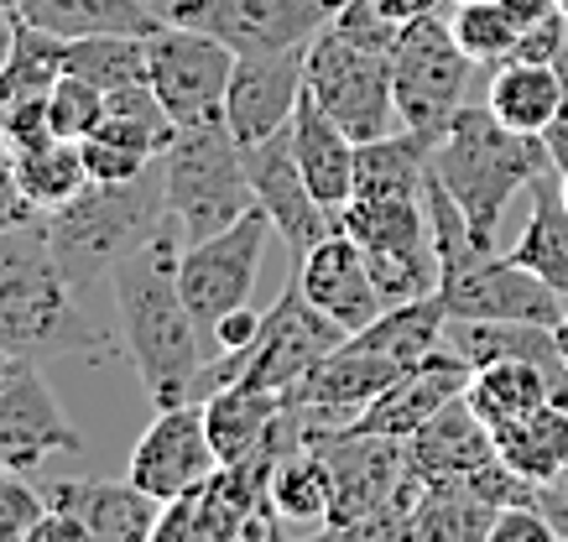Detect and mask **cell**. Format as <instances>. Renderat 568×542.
Masks as SVG:
<instances>
[{
	"instance_id": "cell-1",
	"label": "cell",
	"mask_w": 568,
	"mask_h": 542,
	"mask_svg": "<svg viewBox=\"0 0 568 542\" xmlns=\"http://www.w3.org/2000/svg\"><path fill=\"white\" fill-rule=\"evenodd\" d=\"M178 256H183V235L173 219L156 229L146 245L125 250L110 266V298H115V324H121V345L131 366L141 370V386L152 407L199 402L193 386L204 370V329L193 318L183 282H178Z\"/></svg>"
},
{
	"instance_id": "cell-2",
	"label": "cell",
	"mask_w": 568,
	"mask_h": 542,
	"mask_svg": "<svg viewBox=\"0 0 568 542\" xmlns=\"http://www.w3.org/2000/svg\"><path fill=\"white\" fill-rule=\"evenodd\" d=\"M0 350L11 355H110V334H100L79 308V282L58 262L48 225L0 235Z\"/></svg>"
},
{
	"instance_id": "cell-3",
	"label": "cell",
	"mask_w": 568,
	"mask_h": 542,
	"mask_svg": "<svg viewBox=\"0 0 568 542\" xmlns=\"http://www.w3.org/2000/svg\"><path fill=\"white\" fill-rule=\"evenodd\" d=\"M548 141L521 136L511 125H500L490 105H465L444 125V136L433 141V177L448 188V198L465 209L469 229L485 250H496L500 214L517 193H532L542 173H552Z\"/></svg>"
},
{
	"instance_id": "cell-4",
	"label": "cell",
	"mask_w": 568,
	"mask_h": 542,
	"mask_svg": "<svg viewBox=\"0 0 568 542\" xmlns=\"http://www.w3.org/2000/svg\"><path fill=\"white\" fill-rule=\"evenodd\" d=\"M48 241L58 262L69 266L79 287L89 282H110V266L125 250H136L168 225V198H162V162L152 173L131 177V183H89L79 198L63 209L42 214Z\"/></svg>"
},
{
	"instance_id": "cell-5",
	"label": "cell",
	"mask_w": 568,
	"mask_h": 542,
	"mask_svg": "<svg viewBox=\"0 0 568 542\" xmlns=\"http://www.w3.org/2000/svg\"><path fill=\"white\" fill-rule=\"evenodd\" d=\"M162 198L183 245L241 225L256 209V193H251L245 146L235 141V131L224 121L183 125L178 141L162 152Z\"/></svg>"
},
{
	"instance_id": "cell-6",
	"label": "cell",
	"mask_w": 568,
	"mask_h": 542,
	"mask_svg": "<svg viewBox=\"0 0 568 542\" xmlns=\"http://www.w3.org/2000/svg\"><path fill=\"white\" fill-rule=\"evenodd\" d=\"M308 94L328 121H339L349 136L381 141L407 131L402 110H396L392 84V48H371L361 37L324 27L308 48Z\"/></svg>"
},
{
	"instance_id": "cell-7",
	"label": "cell",
	"mask_w": 568,
	"mask_h": 542,
	"mask_svg": "<svg viewBox=\"0 0 568 542\" xmlns=\"http://www.w3.org/2000/svg\"><path fill=\"white\" fill-rule=\"evenodd\" d=\"M475 58L454 42L448 17H417L396 32L392 48V84H396V110L402 125L417 136L438 141L444 125L469 105V79H475Z\"/></svg>"
},
{
	"instance_id": "cell-8",
	"label": "cell",
	"mask_w": 568,
	"mask_h": 542,
	"mask_svg": "<svg viewBox=\"0 0 568 542\" xmlns=\"http://www.w3.org/2000/svg\"><path fill=\"white\" fill-rule=\"evenodd\" d=\"M345 0H168L156 6L162 21L199 27L220 37L235 58L251 53H287V48H313L334 11Z\"/></svg>"
},
{
	"instance_id": "cell-9",
	"label": "cell",
	"mask_w": 568,
	"mask_h": 542,
	"mask_svg": "<svg viewBox=\"0 0 568 542\" xmlns=\"http://www.w3.org/2000/svg\"><path fill=\"white\" fill-rule=\"evenodd\" d=\"M230 79H235V53L220 37L178 21H156L146 32V84L178 125L224 121Z\"/></svg>"
},
{
	"instance_id": "cell-10",
	"label": "cell",
	"mask_w": 568,
	"mask_h": 542,
	"mask_svg": "<svg viewBox=\"0 0 568 542\" xmlns=\"http://www.w3.org/2000/svg\"><path fill=\"white\" fill-rule=\"evenodd\" d=\"M313 449H324L328 470H334V517L328 526H349V522H371L392 507H413L423 485L413 480V459H407V438H386V433H345L318 438Z\"/></svg>"
},
{
	"instance_id": "cell-11",
	"label": "cell",
	"mask_w": 568,
	"mask_h": 542,
	"mask_svg": "<svg viewBox=\"0 0 568 542\" xmlns=\"http://www.w3.org/2000/svg\"><path fill=\"white\" fill-rule=\"evenodd\" d=\"M266 235H272L266 209H251L241 225L220 229V235H209V241L183 245L178 282H183V298H189L193 318H199V329H204V345L224 314H235V308L251 303L256 277H261V256H266Z\"/></svg>"
},
{
	"instance_id": "cell-12",
	"label": "cell",
	"mask_w": 568,
	"mask_h": 542,
	"mask_svg": "<svg viewBox=\"0 0 568 542\" xmlns=\"http://www.w3.org/2000/svg\"><path fill=\"white\" fill-rule=\"evenodd\" d=\"M84 433L32 355L0 350V470H42L52 454H79Z\"/></svg>"
},
{
	"instance_id": "cell-13",
	"label": "cell",
	"mask_w": 568,
	"mask_h": 542,
	"mask_svg": "<svg viewBox=\"0 0 568 542\" xmlns=\"http://www.w3.org/2000/svg\"><path fill=\"white\" fill-rule=\"evenodd\" d=\"M448 318H490V324H564L568 298H558L548 282L511 262V250H485L469 266H459L454 277L438 287Z\"/></svg>"
},
{
	"instance_id": "cell-14",
	"label": "cell",
	"mask_w": 568,
	"mask_h": 542,
	"mask_svg": "<svg viewBox=\"0 0 568 542\" xmlns=\"http://www.w3.org/2000/svg\"><path fill=\"white\" fill-rule=\"evenodd\" d=\"M220 449L209 438L204 402H178V407H156V418L146 422V433L131 449V480L156 501H178L193 495L199 485H209L220 474Z\"/></svg>"
},
{
	"instance_id": "cell-15",
	"label": "cell",
	"mask_w": 568,
	"mask_h": 542,
	"mask_svg": "<svg viewBox=\"0 0 568 542\" xmlns=\"http://www.w3.org/2000/svg\"><path fill=\"white\" fill-rule=\"evenodd\" d=\"M345 339L349 334L328 314H318V308L303 298L297 282H287L282 298H276V308L266 314V329H261L256 350L245 360L241 381L261 386V391H293V386L303 381L313 366H324Z\"/></svg>"
},
{
	"instance_id": "cell-16",
	"label": "cell",
	"mask_w": 568,
	"mask_h": 542,
	"mask_svg": "<svg viewBox=\"0 0 568 542\" xmlns=\"http://www.w3.org/2000/svg\"><path fill=\"white\" fill-rule=\"evenodd\" d=\"M245 173H251V193H256V209H266L272 229L287 241V250L308 256L313 245L334 235V214L313 198L308 177L297 167V152H293V125H282L276 136L266 141H251L245 146Z\"/></svg>"
},
{
	"instance_id": "cell-17",
	"label": "cell",
	"mask_w": 568,
	"mask_h": 542,
	"mask_svg": "<svg viewBox=\"0 0 568 542\" xmlns=\"http://www.w3.org/2000/svg\"><path fill=\"white\" fill-rule=\"evenodd\" d=\"M303 94H308V48L235 58V79H230V100H224V125L235 131L241 146L266 141L282 125H293Z\"/></svg>"
},
{
	"instance_id": "cell-18",
	"label": "cell",
	"mask_w": 568,
	"mask_h": 542,
	"mask_svg": "<svg viewBox=\"0 0 568 542\" xmlns=\"http://www.w3.org/2000/svg\"><path fill=\"white\" fill-rule=\"evenodd\" d=\"M63 58H69L63 37L37 32L27 21L17 27V42H11V53L0 63V141L11 152L52 136L48 100H52V84L63 79Z\"/></svg>"
},
{
	"instance_id": "cell-19",
	"label": "cell",
	"mask_w": 568,
	"mask_h": 542,
	"mask_svg": "<svg viewBox=\"0 0 568 542\" xmlns=\"http://www.w3.org/2000/svg\"><path fill=\"white\" fill-rule=\"evenodd\" d=\"M293 282L303 287V298H308L318 314L334 318L345 334L371 329V324L386 314V298H381L376 277H371V262H365V250L349 241L345 229L324 235L308 256H297Z\"/></svg>"
},
{
	"instance_id": "cell-20",
	"label": "cell",
	"mask_w": 568,
	"mask_h": 542,
	"mask_svg": "<svg viewBox=\"0 0 568 542\" xmlns=\"http://www.w3.org/2000/svg\"><path fill=\"white\" fill-rule=\"evenodd\" d=\"M407 459H413V480L423 490L433 485H459V490H475L490 480V470L500 464V449H496V433L485 428L469 402H448L438 418H428L407 438Z\"/></svg>"
},
{
	"instance_id": "cell-21",
	"label": "cell",
	"mask_w": 568,
	"mask_h": 542,
	"mask_svg": "<svg viewBox=\"0 0 568 542\" xmlns=\"http://www.w3.org/2000/svg\"><path fill=\"white\" fill-rule=\"evenodd\" d=\"M469 376H475V366L459 360V355L444 345V350L428 355L423 366L407 370L402 381L386 386L376 402L355 418V428H361V433H386V438H413L428 418H438L448 402L465 397Z\"/></svg>"
},
{
	"instance_id": "cell-22",
	"label": "cell",
	"mask_w": 568,
	"mask_h": 542,
	"mask_svg": "<svg viewBox=\"0 0 568 542\" xmlns=\"http://www.w3.org/2000/svg\"><path fill=\"white\" fill-rule=\"evenodd\" d=\"M48 501L73 511L94 532V542H152L162 507H168L146 495L131 474L125 480H52Z\"/></svg>"
},
{
	"instance_id": "cell-23",
	"label": "cell",
	"mask_w": 568,
	"mask_h": 542,
	"mask_svg": "<svg viewBox=\"0 0 568 542\" xmlns=\"http://www.w3.org/2000/svg\"><path fill=\"white\" fill-rule=\"evenodd\" d=\"M293 152H297L303 177H308L313 198L339 219V209L355 198V157H361V141L349 136L339 121H328L324 110L313 105V94H303V105H297V115H293Z\"/></svg>"
},
{
	"instance_id": "cell-24",
	"label": "cell",
	"mask_w": 568,
	"mask_h": 542,
	"mask_svg": "<svg viewBox=\"0 0 568 542\" xmlns=\"http://www.w3.org/2000/svg\"><path fill=\"white\" fill-rule=\"evenodd\" d=\"M204 418L220 459L224 464H241V459H256L272 449L276 418H282V391H261V386L235 381L224 391H214V397H204Z\"/></svg>"
},
{
	"instance_id": "cell-25",
	"label": "cell",
	"mask_w": 568,
	"mask_h": 542,
	"mask_svg": "<svg viewBox=\"0 0 568 542\" xmlns=\"http://www.w3.org/2000/svg\"><path fill=\"white\" fill-rule=\"evenodd\" d=\"M558 100H564V84H558V69L552 63H521V58H506L490 69V84H485V105L500 125H511L521 136H548L552 115H558Z\"/></svg>"
},
{
	"instance_id": "cell-26",
	"label": "cell",
	"mask_w": 568,
	"mask_h": 542,
	"mask_svg": "<svg viewBox=\"0 0 568 542\" xmlns=\"http://www.w3.org/2000/svg\"><path fill=\"white\" fill-rule=\"evenodd\" d=\"M17 17L37 32H52L63 42L79 37H100V32H152L156 6L152 0H17Z\"/></svg>"
},
{
	"instance_id": "cell-27",
	"label": "cell",
	"mask_w": 568,
	"mask_h": 542,
	"mask_svg": "<svg viewBox=\"0 0 568 542\" xmlns=\"http://www.w3.org/2000/svg\"><path fill=\"white\" fill-rule=\"evenodd\" d=\"M465 402L485 428H500V422H517L537 407L558 402V386L537 360H490L469 376Z\"/></svg>"
},
{
	"instance_id": "cell-28",
	"label": "cell",
	"mask_w": 568,
	"mask_h": 542,
	"mask_svg": "<svg viewBox=\"0 0 568 542\" xmlns=\"http://www.w3.org/2000/svg\"><path fill=\"white\" fill-rule=\"evenodd\" d=\"M490 433H496V449L506 470H517L532 485H558V474L568 464V407L564 402L537 407V412H527L517 422H500Z\"/></svg>"
},
{
	"instance_id": "cell-29",
	"label": "cell",
	"mask_w": 568,
	"mask_h": 542,
	"mask_svg": "<svg viewBox=\"0 0 568 542\" xmlns=\"http://www.w3.org/2000/svg\"><path fill=\"white\" fill-rule=\"evenodd\" d=\"M511 262L537 272L558 298H568V204L558 188V167L532 183V214H527L521 241L511 245Z\"/></svg>"
},
{
	"instance_id": "cell-30",
	"label": "cell",
	"mask_w": 568,
	"mask_h": 542,
	"mask_svg": "<svg viewBox=\"0 0 568 542\" xmlns=\"http://www.w3.org/2000/svg\"><path fill=\"white\" fill-rule=\"evenodd\" d=\"M433 141L417 131L365 141L355 157V198H423Z\"/></svg>"
},
{
	"instance_id": "cell-31",
	"label": "cell",
	"mask_w": 568,
	"mask_h": 542,
	"mask_svg": "<svg viewBox=\"0 0 568 542\" xmlns=\"http://www.w3.org/2000/svg\"><path fill=\"white\" fill-rule=\"evenodd\" d=\"M272 511L282 517V526H303V532L328 526V517H334V470H328L324 449L303 443L287 459H276Z\"/></svg>"
},
{
	"instance_id": "cell-32",
	"label": "cell",
	"mask_w": 568,
	"mask_h": 542,
	"mask_svg": "<svg viewBox=\"0 0 568 542\" xmlns=\"http://www.w3.org/2000/svg\"><path fill=\"white\" fill-rule=\"evenodd\" d=\"M17 177H21V193L32 198L37 214H52L63 209L69 198L94 183L89 177V162H84V141H69V136H42L32 146L17 152Z\"/></svg>"
},
{
	"instance_id": "cell-33",
	"label": "cell",
	"mask_w": 568,
	"mask_h": 542,
	"mask_svg": "<svg viewBox=\"0 0 568 542\" xmlns=\"http://www.w3.org/2000/svg\"><path fill=\"white\" fill-rule=\"evenodd\" d=\"M500 507L475 490L433 485L407 511V542H490Z\"/></svg>"
},
{
	"instance_id": "cell-34",
	"label": "cell",
	"mask_w": 568,
	"mask_h": 542,
	"mask_svg": "<svg viewBox=\"0 0 568 542\" xmlns=\"http://www.w3.org/2000/svg\"><path fill=\"white\" fill-rule=\"evenodd\" d=\"M183 125L168 115V105L156 100L152 84H125L104 94V121L94 125V136L121 141L131 152H146V157H162L168 146L178 141Z\"/></svg>"
},
{
	"instance_id": "cell-35",
	"label": "cell",
	"mask_w": 568,
	"mask_h": 542,
	"mask_svg": "<svg viewBox=\"0 0 568 542\" xmlns=\"http://www.w3.org/2000/svg\"><path fill=\"white\" fill-rule=\"evenodd\" d=\"M63 69L89 79L94 89H125V84H146V37L141 32H100V37H79L69 42Z\"/></svg>"
},
{
	"instance_id": "cell-36",
	"label": "cell",
	"mask_w": 568,
	"mask_h": 542,
	"mask_svg": "<svg viewBox=\"0 0 568 542\" xmlns=\"http://www.w3.org/2000/svg\"><path fill=\"white\" fill-rule=\"evenodd\" d=\"M448 27H454V42H459L480 69L506 63V58L517 53V42H521V27L511 21V11H506L500 0H454Z\"/></svg>"
},
{
	"instance_id": "cell-37",
	"label": "cell",
	"mask_w": 568,
	"mask_h": 542,
	"mask_svg": "<svg viewBox=\"0 0 568 542\" xmlns=\"http://www.w3.org/2000/svg\"><path fill=\"white\" fill-rule=\"evenodd\" d=\"M104 121V89H94L89 79L63 69V79L52 84V100H48V125L52 136H69V141H84L94 136V125Z\"/></svg>"
},
{
	"instance_id": "cell-38",
	"label": "cell",
	"mask_w": 568,
	"mask_h": 542,
	"mask_svg": "<svg viewBox=\"0 0 568 542\" xmlns=\"http://www.w3.org/2000/svg\"><path fill=\"white\" fill-rule=\"evenodd\" d=\"M42 511H48V490H32L21 470H0V542H32Z\"/></svg>"
},
{
	"instance_id": "cell-39",
	"label": "cell",
	"mask_w": 568,
	"mask_h": 542,
	"mask_svg": "<svg viewBox=\"0 0 568 542\" xmlns=\"http://www.w3.org/2000/svg\"><path fill=\"white\" fill-rule=\"evenodd\" d=\"M84 162L94 183H131V177L152 173L162 157H146V152H131L121 141H104V136H84Z\"/></svg>"
},
{
	"instance_id": "cell-40",
	"label": "cell",
	"mask_w": 568,
	"mask_h": 542,
	"mask_svg": "<svg viewBox=\"0 0 568 542\" xmlns=\"http://www.w3.org/2000/svg\"><path fill=\"white\" fill-rule=\"evenodd\" d=\"M490 542H564V532L552 526V517L542 507H500Z\"/></svg>"
},
{
	"instance_id": "cell-41",
	"label": "cell",
	"mask_w": 568,
	"mask_h": 542,
	"mask_svg": "<svg viewBox=\"0 0 568 542\" xmlns=\"http://www.w3.org/2000/svg\"><path fill=\"white\" fill-rule=\"evenodd\" d=\"M37 209H32V198L21 193V177H17V152L0 141V235L6 229H21V225H32Z\"/></svg>"
},
{
	"instance_id": "cell-42",
	"label": "cell",
	"mask_w": 568,
	"mask_h": 542,
	"mask_svg": "<svg viewBox=\"0 0 568 542\" xmlns=\"http://www.w3.org/2000/svg\"><path fill=\"white\" fill-rule=\"evenodd\" d=\"M261 329H266V314H256V308L245 303V308H235V314H224L220 324H214V334H209V350H214V355L251 350V345L261 339Z\"/></svg>"
},
{
	"instance_id": "cell-43",
	"label": "cell",
	"mask_w": 568,
	"mask_h": 542,
	"mask_svg": "<svg viewBox=\"0 0 568 542\" xmlns=\"http://www.w3.org/2000/svg\"><path fill=\"white\" fill-rule=\"evenodd\" d=\"M564 42H568V17L558 11V17H548V21H537V27H527L511 58H521V63H558Z\"/></svg>"
},
{
	"instance_id": "cell-44",
	"label": "cell",
	"mask_w": 568,
	"mask_h": 542,
	"mask_svg": "<svg viewBox=\"0 0 568 542\" xmlns=\"http://www.w3.org/2000/svg\"><path fill=\"white\" fill-rule=\"evenodd\" d=\"M32 542H94V532H89L73 511H63V507H52V501H48L42 522L32 526Z\"/></svg>"
},
{
	"instance_id": "cell-45",
	"label": "cell",
	"mask_w": 568,
	"mask_h": 542,
	"mask_svg": "<svg viewBox=\"0 0 568 542\" xmlns=\"http://www.w3.org/2000/svg\"><path fill=\"white\" fill-rule=\"evenodd\" d=\"M558 84H564V100H558V115H552V125H548V152H552V162L558 167H568V42H564V53H558Z\"/></svg>"
},
{
	"instance_id": "cell-46",
	"label": "cell",
	"mask_w": 568,
	"mask_h": 542,
	"mask_svg": "<svg viewBox=\"0 0 568 542\" xmlns=\"http://www.w3.org/2000/svg\"><path fill=\"white\" fill-rule=\"evenodd\" d=\"M376 6L396 21V27H407V21H417V17H438V11H444V0H376Z\"/></svg>"
},
{
	"instance_id": "cell-47",
	"label": "cell",
	"mask_w": 568,
	"mask_h": 542,
	"mask_svg": "<svg viewBox=\"0 0 568 542\" xmlns=\"http://www.w3.org/2000/svg\"><path fill=\"white\" fill-rule=\"evenodd\" d=\"M500 6L511 11V21H517L521 32H527V27H537V21L558 17V0H500Z\"/></svg>"
},
{
	"instance_id": "cell-48",
	"label": "cell",
	"mask_w": 568,
	"mask_h": 542,
	"mask_svg": "<svg viewBox=\"0 0 568 542\" xmlns=\"http://www.w3.org/2000/svg\"><path fill=\"white\" fill-rule=\"evenodd\" d=\"M17 0H0V63H6V53H11V42H17Z\"/></svg>"
},
{
	"instance_id": "cell-49",
	"label": "cell",
	"mask_w": 568,
	"mask_h": 542,
	"mask_svg": "<svg viewBox=\"0 0 568 542\" xmlns=\"http://www.w3.org/2000/svg\"><path fill=\"white\" fill-rule=\"evenodd\" d=\"M558 188H564V204H568V167H558Z\"/></svg>"
},
{
	"instance_id": "cell-50",
	"label": "cell",
	"mask_w": 568,
	"mask_h": 542,
	"mask_svg": "<svg viewBox=\"0 0 568 542\" xmlns=\"http://www.w3.org/2000/svg\"><path fill=\"white\" fill-rule=\"evenodd\" d=\"M558 490H564V495H568V464H564V474H558Z\"/></svg>"
},
{
	"instance_id": "cell-51",
	"label": "cell",
	"mask_w": 568,
	"mask_h": 542,
	"mask_svg": "<svg viewBox=\"0 0 568 542\" xmlns=\"http://www.w3.org/2000/svg\"><path fill=\"white\" fill-rule=\"evenodd\" d=\"M558 11H564V17H568V0H558Z\"/></svg>"
},
{
	"instance_id": "cell-52",
	"label": "cell",
	"mask_w": 568,
	"mask_h": 542,
	"mask_svg": "<svg viewBox=\"0 0 568 542\" xmlns=\"http://www.w3.org/2000/svg\"><path fill=\"white\" fill-rule=\"evenodd\" d=\"M564 542H568V538H564Z\"/></svg>"
}]
</instances>
